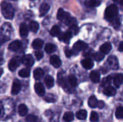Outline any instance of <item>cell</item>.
<instances>
[{"label":"cell","mask_w":123,"mask_h":122,"mask_svg":"<svg viewBox=\"0 0 123 122\" xmlns=\"http://www.w3.org/2000/svg\"><path fill=\"white\" fill-rule=\"evenodd\" d=\"M73 35L71 34V32L69 31H68L66 32H62V33L61 32L60 35H58V39L62 42L68 43L69 42V40L71 39V37Z\"/></svg>","instance_id":"cell-7"},{"label":"cell","mask_w":123,"mask_h":122,"mask_svg":"<svg viewBox=\"0 0 123 122\" xmlns=\"http://www.w3.org/2000/svg\"><path fill=\"white\" fill-rule=\"evenodd\" d=\"M45 50L47 53L50 54L52 52H54L56 50V46L53 44L51 43H48L45 45Z\"/></svg>","instance_id":"cell-24"},{"label":"cell","mask_w":123,"mask_h":122,"mask_svg":"<svg viewBox=\"0 0 123 122\" xmlns=\"http://www.w3.org/2000/svg\"><path fill=\"white\" fill-rule=\"evenodd\" d=\"M34 59L32 56L30 54L25 55L22 58V63L27 67H32L34 64Z\"/></svg>","instance_id":"cell-4"},{"label":"cell","mask_w":123,"mask_h":122,"mask_svg":"<svg viewBox=\"0 0 123 122\" xmlns=\"http://www.w3.org/2000/svg\"><path fill=\"white\" fill-rule=\"evenodd\" d=\"M123 42H121L120 43V46H119V50H120V52H123Z\"/></svg>","instance_id":"cell-45"},{"label":"cell","mask_w":123,"mask_h":122,"mask_svg":"<svg viewBox=\"0 0 123 122\" xmlns=\"http://www.w3.org/2000/svg\"><path fill=\"white\" fill-rule=\"evenodd\" d=\"M33 75H34V78L37 80H40L41 79L43 76H44V71L42 68H36L34 72H33Z\"/></svg>","instance_id":"cell-18"},{"label":"cell","mask_w":123,"mask_h":122,"mask_svg":"<svg viewBox=\"0 0 123 122\" xmlns=\"http://www.w3.org/2000/svg\"><path fill=\"white\" fill-rule=\"evenodd\" d=\"M104 106H105V103H104V101H98V103H97V107H98V108L102 109Z\"/></svg>","instance_id":"cell-43"},{"label":"cell","mask_w":123,"mask_h":122,"mask_svg":"<svg viewBox=\"0 0 123 122\" xmlns=\"http://www.w3.org/2000/svg\"><path fill=\"white\" fill-rule=\"evenodd\" d=\"M97 103H98V101L94 96H92L89 99L88 104L91 108H97Z\"/></svg>","instance_id":"cell-25"},{"label":"cell","mask_w":123,"mask_h":122,"mask_svg":"<svg viewBox=\"0 0 123 122\" xmlns=\"http://www.w3.org/2000/svg\"><path fill=\"white\" fill-rule=\"evenodd\" d=\"M90 78L91 80L92 81L93 83H97L99 82L100 81V74L98 71H96V70H94V71H92L91 73H90Z\"/></svg>","instance_id":"cell-14"},{"label":"cell","mask_w":123,"mask_h":122,"mask_svg":"<svg viewBox=\"0 0 123 122\" xmlns=\"http://www.w3.org/2000/svg\"><path fill=\"white\" fill-rule=\"evenodd\" d=\"M0 114H1V109H0Z\"/></svg>","instance_id":"cell-49"},{"label":"cell","mask_w":123,"mask_h":122,"mask_svg":"<svg viewBox=\"0 0 123 122\" xmlns=\"http://www.w3.org/2000/svg\"><path fill=\"white\" fill-rule=\"evenodd\" d=\"M99 120V116L97 112L92 111L90 116V121L92 122H96Z\"/></svg>","instance_id":"cell-39"},{"label":"cell","mask_w":123,"mask_h":122,"mask_svg":"<svg viewBox=\"0 0 123 122\" xmlns=\"http://www.w3.org/2000/svg\"><path fill=\"white\" fill-rule=\"evenodd\" d=\"M74 114L72 112L68 111L63 115V120L66 122H71L74 120Z\"/></svg>","instance_id":"cell-30"},{"label":"cell","mask_w":123,"mask_h":122,"mask_svg":"<svg viewBox=\"0 0 123 122\" xmlns=\"http://www.w3.org/2000/svg\"><path fill=\"white\" fill-rule=\"evenodd\" d=\"M50 35L53 37H57L60 35L61 33V29L60 28L58 27V26H53L52 27V29H50Z\"/></svg>","instance_id":"cell-32"},{"label":"cell","mask_w":123,"mask_h":122,"mask_svg":"<svg viewBox=\"0 0 123 122\" xmlns=\"http://www.w3.org/2000/svg\"><path fill=\"white\" fill-rule=\"evenodd\" d=\"M7 39L6 38H4V37H0V46L2 45V44H4L5 42H6V40Z\"/></svg>","instance_id":"cell-44"},{"label":"cell","mask_w":123,"mask_h":122,"mask_svg":"<svg viewBox=\"0 0 123 122\" xmlns=\"http://www.w3.org/2000/svg\"><path fill=\"white\" fill-rule=\"evenodd\" d=\"M111 24L115 27V28H118L120 27V22L119 21V19L118 18H116L115 17L114 19H111Z\"/></svg>","instance_id":"cell-38"},{"label":"cell","mask_w":123,"mask_h":122,"mask_svg":"<svg viewBox=\"0 0 123 122\" xmlns=\"http://www.w3.org/2000/svg\"><path fill=\"white\" fill-rule=\"evenodd\" d=\"M123 74L120 73L115 76L114 78V84L117 88H120V86L123 84Z\"/></svg>","instance_id":"cell-16"},{"label":"cell","mask_w":123,"mask_h":122,"mask_svg":"<svg viewBox=\"0 0 123 122\" xmlns=\"http://www.w3.org/2000/svg\"><path fill=\"white\" fill-rule=\"evenodd\" d=\"M68 83L71 87H76L77 85V79L74 75H70L68 78Z\"/></svg>","instance_id":"cell-27"},{"label":"cell","mask_w":123,"mask_h":122,"mask_svg":"<svg viewBox=\"0 0 123 122\" xmlns=\"http://www.w3.org/2000/svg\"><path fill=\"white\" fill-rule=\"evenodd\" d=\"M28 111L27 107L25 104H20L18 107V113L21 116H24L27 114Z\"/></svg>","instance_id":"cell-22"},{"label":"cell","mask_w":123,"mask_h":122,"mask_svg":"<svg viewBox=\"0 0 123 122\" xmlns=\"http://www.w3.org/2000/svg\"><path fill=\"white\" fill-rule=\"evenodd\" d=\"M31 1H34V0H31Z\"/></svg>","instance_id":"cell-51"},{"label":"cell","mask_w":123,"mask_h":122,"mask_svg":"<svg viewBox=\"0 0 123 122\" xmlns=\"http://www.w3.org/2000/svg\"><path fill=\"white\" fill-rule=\"evenodd\" d=\"M112 76H109L106 78H105L102 81V83H101V86H103V87H107L108 86L111 82H112Z\"/></svg>","instance_id":"cell-29"},{"label":"cell","mask_w":123,"mask_h":122,"mask_svg":"<svg viewBox=\"0 0 123 122\" xmlns=\"http://www.w3.org/2000/svg\"><path fill=\"white\" fill-rule=\"evenodd\" d=\"M69 16H70V14L68 13H67V12H65L63 9H58V14H57V18H58V19L61 20V21H64Z\"/></svg>","instance_id":"cell-13"},{"label":"cell","mask_w":123,"mask_h":122,"mask_svg":"<svg viewBox=\"0 0 123 122\" xmlns=\"http://www.w3.org/2000/svg\"><path fill=\"white\" fill-rule=\"evenodd\" d=\"M45 83L48 88H51L54 86V79L50 76H47L45 78Z\"/></svg>","instance_id":"cell-21"},{"label":"cell","mask_w":123,"mask_h":122,"mask_svg":"<svg viewBox=\"0 0 123 122\" xmlns=\"http://www.w3.org/2000/svg\"><path fill=\"white\" fill-rule=\"evenodd\" d=\"M12 1H17V0H12Z\"/></svg>","instance_id":"cell-50"},{"label":"cell","mask_w":123,"mask_h":122,"mask_svg":"<svg viewBox=\"0 0 123 122\" xmlns=\"http://www.w3.org/2000/svg\"><path fill=\"white\" fill-rule=\"evenodd\" d=\"M22 47V42L19 40H14L9 45V49L12 51H17Z\"/></svg>","instance_id":"cell-10"},{"label":"cell","mask_w":123,"mask_h":122,"mask_svg":"<svg viewBox=\"0 0 123 122\" xmlns=\"http://www.w3.org/2000/svg\"><path fill=\"white\" fill-rule=\"evenodd\" d=\"M21 87H22V85H21V83L19 81H18L17 79H15L13 82V84H12V91H11V93L12 95H17L19 93L20 90H21Z\"/></svg>","instance_id":"cell-6"},{"label":"cell","mask_w":123,"mask_h":122,"mask_svg":"<svg viewBox=\"0 0 123 122\" xmlns=\"http://www.w3.org/2000/svg\"><path fill=\"white\" fill-rule=\"evenodd\" d=\"M71 34L72 35H76L79 32V27L76 25V24H72L71 27L69 28V30H68Z\"/></svg>","instance_id":"cell-36"},{"label":"cell","mask_w":123,"mask_h":122,"mask_svg":"<svg viewBox=\"0 0 123 122\" xmlns=\"http://www.w3.org/2000/svg\"><path fill=\"white\" fill-rule=\"evenodd\" d=\"M115 116L117 117V119H121L123 117V109L122 106H119L117 110H116V113H115Z\"/></svg>","instance_id":"cell-35"},{"label":"cell","mask_w":123,"mask_h":122,"mask_svg":"<svg viewBox=\"0 0 123 122\" xmlns=\"http://www.w3.org/2000/svg\"><path fill=\"white\" fill-rule=\"evenodd\" d=\"M92 56L94 58V59L96 60V61H101L104 59L105 56H104V54L102 53V52H95V53H93L92 54Z\"/></svg>","instance_id":"cell-34"},{"label":"cell","mask_w":123,"mask_h":122,"mask_svg":"<svg viewBox=\"0 0 123 122\" xmlns=\"http://www.w3.org/2000/svg\"><path fill=\"white\" fill-rule=\"evenodd\" d=\"M35 91L39 96H43L45 95V88L41 83H37L35 84Z\"/></svg>","instance_id":"cell-8"},{"label":"cell","mask_w":123,"mask_h":122,"mask_svg":"<svg viewBox=\"0 0 123 122\" xmlns=\"http://www.w3.org/2000/svg\"><path fill=\"white\" fill-rule=\"evenodd\" d=\"M113 1H118V0H113Z\"/></svg>","instance_id":"cell-48"},{"label":"cell","mask_w":123,"mask_h":122,"mask_svg":"<svg viewBox=\"0 0 123 122\" xmlns=\"http://www.w3.org/2000/svg\"><path fill=\"white\" fill-rule=\"evenodd\" d=\"M30 75V71L28 68H23L19 70V76L22 78H27Z\"/></svg>","instance_id":"cell-28"},{"label":"cell","mask_w":123,"mask_h":122,"mask_svg":"<svg viewBox=\"0 0 123 122\" xmlns=\"http://www.w3.org/2000/svg\"><path fill=\"white\" fill-rule=\"evenodd\" d=\"M65 54H66V57L70 58L73 55V52L71 50H69V49H66L65 50Z\"/></svg>","instance_id":"cell-42"},{"label":"cell","mask_w":123,"mask_h":122,"mask_svg":"<svg viewBox=\"0 0 123 122\" xmlns=\"http://www.w3.org/2000/svg\"><path fill=\"white\" fill-rule=\"evenodd\" d=\"M101 4L100 0H89V1L86 2V5L88 6L94 7V6H97Z\"/></svg>","instance_id":"cell-33"},{"label":"cell","mask_w":123,"mask_h":122,"mask_svg":"<svg viewBox=\"0 0 123 122\" xmlns=\"http://www.w3.org/2000/svg\"><path fill=\"white\" fill-rule=\"evenodd\" d=\"M38 29H39V24L37 22L32 21V22H30V29L32 32H37Z\"/></svg>","instance_id":"cell-31"},{"label":"cell","mask_w":123,"mask_h":122,"mask_svg":"<svg viewBox=\"0 0 123 122\" xmlns=\"http://www.w3.org/2000/svg\"><path fill=\"white\" fill-rule=\"evenodd\" d=\"M117 14H118V7L115 4H112V5H110L106 9L105 16L107 20L110 21L111 19L116 17Z\"/></svg>","instance_id":"cell-2"},{"label":"cell","mask_w":123,"mask_h":122,"mask_svg":"<svg viewBox=\"0 0 123 122\" xmlns=\"http://www.w3.org/2000/svg\"><path fill=\"white\" fill-rule=\"evenodd\" d=\"M3 61H4L3 55H2V54H0V65L3 63Z\"/></svg>","instance_id":"cell-46"},{"label":"cell","mask_w":123,"mask_h":122,"mask_svg":"<svg viewBox=\"0 0 123 122\" xmlns=\"http://www.w3.org/2000/svg\"><path fill=\"white\" fill-rule=\"evenodd\" d=\"M19 33L22 37H27L28 35V28L25 23H22L19 26Z\"/></svg>","instance_id":"cell-17"},{"label":"cell","mask_w":123,"mask_h":122,"mask_svg":"<svg viewBox=\"0 0 123 122\" xmlns=\"http://www.w3.org/2000/svg\"><path fill=\"white\" fill-rule=\"evenodd\" d=\"M1 10L4 18L8 19H12L14 17V10L11 4L6 1H3L1 4Z\"/></svg>","instance_id":"cell-1"},{"label":"cell","mask_w":123,"mask_h":122,"mask_svg":"<svg viewBox=\"0 0 123 122\" xmlns=\"http://www.w3.org/2000/svg\"><path fill=\"white\" fill-rule=\"evenodd\" d=\"M35 58H37V60H40L43 58V52L42 51H36L35 52Z\"/></svg>","instance_id":"cell-41"},{"label":"cell","mask_w":123,"mask_h":122,"mask_svg":"<svg viewBox=\"0 0 123 122\" xmlns=\"http://www.w3.org/2000/svg\"><path fill=\"white\" fill-rule=\"evenodd\" d=\"M20 58L19 57H14L11 59L9 63V69L11 71H14L20 65Z\"/></svg>","instance_id":"cell-3"},{"label":"cell","mask_w":123,"mask_h":122,"mask_svg":"<svg viewBox=\"0 0 123 122\" xmlns=\"http://www.w3.org/2000/svg\"><path fill=\"white\" fill-rule=\"evenodd\" d=\"M49 9H50V6L48 4H46V3L43 4L40 7V16L45 15L48 12Z\"/></svg>","instance_id":"cell-23"},{"label":"cell","mask_w":123,"mask_h":122,"mask_svg":"<svg viewBox=\"0 0 123 122\" xmlns=\"http://www.w3.org/2000/svg\"><path fill=\"white\" fill-rule=\"evenodd\" d=\"M47 102H55L56 100V98L52 95V94H48V96H46L44 99Z\"/></svg>","instance_id":"cell-40"},{"label":"cell","mask_w":123,"mask_h":122,"mask_svg":"<svg viewBox=\"0 0 123 122\" xmlns=\"http://www.w3.org/2000/svg\"><path fill=\"white\" fill-rule=\"evenodd\" d=\"M25 120L27 122H37L38 118L35 115H29L26 117Z\"/></svg>","instance_id":"cell-37"},{"label":"cell","mask_w":123,"mask_h":122,"mask_svg":"<svg viewBox=\"0 0 123 122\" xmlns=\"http://www.w3.org/2000/svg\"><path fill=\"white\" fill-rule=\"evenodd\" d=\"M108 63L109 65L113 68H118V60L115 56H110L108 58Z\"/></svg>","instance_id":"cell-20"},{"label":"cell","mask_w":123,"mask_h":122,"mask_svg":"<svg viewBox=\"0 0 123 122\" xmlns=\"http://www.w3.org/2000/svg\"><path fill=\"white\" fill-rule=\"evenodd\" d=\"M88 47V45L86 42H83V41H78L76 42L74 45V50L78 53V52L81 51V50H84L85 49H86Z\"/></svg>","instance_id":"cell-5"},{"label":"cell","mask_w":123,"mask_h":122,"mask_svg":"<svg viewBox=\"0 0 123 122\" xmlns=\"http://www.w3.org/2000/svg\"><path fill=\"white\" fill-rule=\"evenodd\" d=\"M2 73H3V69L0 68V77H1V76L2 75Z\"/></svg>","instance_id":"cell-47"},{"label":"cell","mask_w":123,"mask_h":122,"mask_svg":"<svg viewBox=\"0 0 123 122\" xmlns=\"http://www.w3.org/2000/svg\"><path fill=\"white\" fill-rule=\"evenodd\" d=\"M44 44V42L43 40L41 39H36L33 41L32 44V46L34 49L35 50H39L40 48L43 47V45Z\"/></svg>","instance_id":"cell-19"},{"label":"cell","mask_w":123,"mask_h":122,"mask_svg":"<svg viewBox=\"0 0 123 122\" xmlns=\"http://www.w3.org/2000/svg\"><path fill=\"white\" fill-rule=\"evenodd\" d=\"M103 93H104V94H105L107 96H115L116 94V90L112 86H108L104 90Z\"/></svg>","instance_id":"cell-15"},{"label":"cell","mask_w":123,"mask_h":122,"mask_svg":"<svg viewBox=\"0 0 123 122\" xmlns=\"http://www.w3.org/2000/svg\"><path fill=\"white\" fill-rule=\"evenodd\" d=\"M99 50H100V52L102 53H103V54H108L111 51V50H112V45H111V44L110 42H106V43L103 44L100 47Z\"/></svg>","instance_id":"cell-11"},{"label":"cell","mask_w":123,"mask_h":122,"mask_svg":"<svg viewBox=\"0 0 123 122\" xmlns=\"http://www.w3.org/2000/svg\"><path fill=\"white\" fill-rule=\"evenodd\" d=\"M81 65L86 69H91L94 66V62L92 59L86 58V59H84L81 61Z\"/></svg>","instance_id":"cell-12"},{"label":"cell","mask_w":123,"mask_h":122,"mask_svg":"<svg viewBox=\"0 0 123 122\" xmlns=\"http://www.w3.org/2000/svg\"><path fill=\"white\" fill-rule=\"evenodd\" d=\"M77 119L80 120H85L87 117V112L86 110H79L76 114Z\"/></svg>","instance_id":"cell-26"},{"label":"cell","mask_w":123,"mask_h":122,"mask_svg":"<svg viewBox=\"0 0 123 122\" xmlns=\"http://www.w3.org/2000/svg\"><path fill=\"white\" fill-rule=\"evenodd\" d=\"M50 64L53 67H55L56 68H59L61 66V59L58 58V56L55 55H52L50 57Z\"/></svg>","instance_id":"cell-9"}]
</instances>
